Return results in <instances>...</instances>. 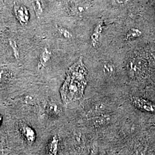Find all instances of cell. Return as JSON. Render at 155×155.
Wrapping results in <instances>:
<instances>
[{
	"instance_id": "obj_14",
	"label": "cell",
	"mask_w": 155,
	"mask_h": 155,
	"mask_svg": "<svg viewBox=\"0 0 155 155\" xmlns=\"http://www.w3.org/2000/svg\"><path fill=\"white\" fill-rule=\"evenodd\" d=\"M9 77V76L8 74V73L6 72L5 71H3V70L0 71V82L8 79Z\"/></svg>"
},
{
	"instance_id": "obj_7",
	"label": "cell",
	"mask_w": 155,
	"mask_h": 155,
	"mask_svg": "<svg viewBox=\"0 0 155 155\" xmlns=\"http://www.w3.org/2000/svg\"><path fill=\"white\" fill-rule=\"evenodd\" d=\"M59 140L57 136H54L51 141L48 149V155H57L58 152Z\"/></svg>"
},
{
	"instance_id": "obj_9",
	"label": "cell",
	"mask_w": 155,
	"mask_h": 155,
	"mask_svg": "<svg viewBox=\"0 0 155 155\" xmlns=\"http://www.w3.org/2000/svg\"><path fill=\"white\" fill-rule=\"evenodd\" d=\"M47 111L50 116L57 117L60 114L61 110L57 104L55 103H49L47 107Z\"/></svg>"
},
{
	"instance_id": "obj_10",
	"label": "cell",
	"mask_w": 155,
	"mask_h": 155,
	"mask_svg": "<svg viewBox=\"0 0 155 155\" xmlns=\"http://www.w3.org/2000/svg\"><path fill=\"white\" fill-rule=\"evenodd\" d=\"M33 8L34 10L36 13V16L39 17L40 16L43 12V8L42 4L40 0H34L33 2Z\"/></svg>"
},
{
	"instance_id": "obj_1",
	"label": "cell",
	"mask_w": 155,
	"mask_h": 155,
	"mask_svg": "<svg viewBox=\"0 0 155 155\" xmlns=\"http://www.w3.org/2000/svg\"><path fill=\"white\" fill-rule=\"evenodd\" d=\"M87 70L82 57L70 67L61 89V99L65 104L81 99L87 81Z\"/></svg>"
},
{
	"instance_id": "obj_16",
	"label": "cell",
	"mask_w": 155,
	"mask_h": 155,
	"mask_svg": "<svg viewBox=\"0 0 155 155\" xmlns=\"http://www.w3.org/2000/svg\"><path fill=\"white\" fill-rule=\"evenodd\" d=\"M2 121V117L0 114V126H1V125Z\"/></svg>"
},
{
	"instance_id": "obj_13",
	"label": "cell",
	"mask_w": 155,
	"mask_h": 155,
	"mask_svg": "<svg viewBox=\"0 0 155 155\" xmlns=\"http://www.w3.org/2000/svg\"><path fill=\"white\" fill-rule=\"evenodd\" d=\"M104 69L105 72L111 74L114 72V66L110 63H105L104 66Z\"/></svg>"
},
{
	"instance_id": "obj_8",
	"label": "cell",
	"mask_w": 155,
	"mask_h": 155,
	"mask_svg": "<svg viewBox=\"0 0 155 155\" xmlns=\"http://www.w3.org/2000/svg\"><path fill=\"white\" fill-rule=\"evenodd\" d=\"M142 35V32L137 28H131L128 31L125 36V40L129 41L132 40L134 39H137L141 36Z\"/></svg>"
},
{
	"instance_id": "obj_3",
	"label": "cell",
	"mask_w": 155,
	"mask_h": 155,
	"mask_svg": "<svg viewBox=\"0 0 155 155\" xmlns=\"http://www.w3.org/2000/svg\"><path fill=\"white\" fill-rule=\"evenodd\" d=\"M14 12L17 19L22 25L28 24L29 20V13L26 6L15 5Z\"/></svg>"
},
{
	"instance_id": "obj_5",
	"label": "cell",
	"mask_w": 155,
	"mask_h": 155,
	"mask_svg": "<svg viewBox=\"0 0 155 155\" xmlns=\"http://www.w3.org/2000/svg\"><path fill=\"white\" fill-rule=\"evenodd\" d=\"M103 27V22H100L94 28V31L91 36V45L94 47H97L99 45L100 36L102 32Z\"/></svg>"
},
{
	"instance_id": "obj_12",
	"label": "cell",
	"mask_w": 155,
	"mask_h": 155,
	"mask_svg": "<svg viewBox=\"0 0 155 155\" xmlns=\"http://www.w3.org/2000/svg\"><path fill=\"white\" fill-rule=\"evenodd\" d=\"M9 45L11 47L13 52V55L15 56L16 59H18L19 57H20V54H19V50L18 48L17 45L16 43L13 41V40H10L9 41Z\"/></svg>"
},
{
	"instance_id": "obj_2",
	"label": "cell",
	"mask_w": 155,
	"mask_h": 155,
	"mask_svg": "<svg viewBox=\"0 0 155 155\" xmlns=\"http://www.w3.org/2000/svg\"><path fill=\"white\" fill-rule=\"evenodd\" d=\"M132 102L137 109L150 113H155V105L148 100L138 97H133L131 98Z\"/></svg>"
},
{
	"instance_id": "obj_11",
	"label": "cell",
	"mask_w": 155,
	"mask_h": 155,
	"mask_svg": "<svg viewBox=\"0 0 155 155\" xmlns=\"http://www.w3.org/2000/svg\"><path fill=\"white\" fill-rule=\"evenodd\" d=\"M57 29H58V33H59L64 38L67 39H70L72 38V33L70 32L68 29L63 28V27H58Z\"/></svg>"
},
{
	"instance_id": "obj_15",
	"label": "cell",
	"mask_w": 155,
	"mask_h": 155,
	"mask_svg": "<svg viewBox=\"0 0 155 155\" xmlns=\"http://www.w3.org/2000/svg\"><path fill=\"white\" fill-rule=\"evenodd\" d=\"M97 152H98V147L97 145H94L93 147L92 150H91L90 155H97Z\"/></svg>"
},
{
	"instance_id": "obj_6",
	"label": "cell",
	"mask_w": 155,
	"mask_h": 155,
	"mask_svg": "<svg viewBox=\"0 0 155 155\" xmlns=\"http://www.w3.org/2000/svg\"><path fill=\"white\" fill-rule=\"evenodd\" d=\"M51 57V52L47 48H45L41 52L40 59H39V64H38V69L41 70V68H44L48 61H50Z\"/></svg>"
},
{
	"instance_id": "obj_4",
	"label": "cell",
	"mask_w": 155,
	"mask_h": 155,
	"mask_svg": "<svg viewBox=\"0 0 155 155\" xmlns=\"http://www.w3.org/2000/svg\"><path fill=\"white\" fill-rule=\"evenodd\" d=\"M20 129L22 135L28 143L32 144L35 142L36 139V133L32 127L27 124H22Z\"/></svg>"
}]
</instances>
